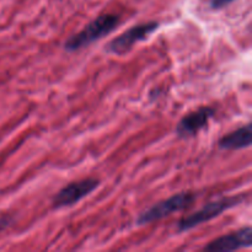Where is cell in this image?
Here are the masks:
<instances>
[{"instance_id": "obj_1", "label": "cell", "mask_w": 252, "mask_h": 252, "mask_svg": "<svg viewBox=\"0 0 252 252\" xmlns=\"http://www.w3.org/2000/svg\"><path fill=\"white\" fill-rule=\"evenodd\" d=\"M121 19L115 14H103L89 22L81 31L73 34L64 42V49L66 52H76L86 48L94 42L98 41L102 37L110 34L113 30L117 29Z\"/></svg>"}, {"instance_id": "obj_5", "label": "cell", "mask_w": 252, "mask_h": 252, "mask_svg": "<svg viewBox=\"0 0 252 252\" xmlns=\"http://www.w3.org/2000/svg\"><path fill=\"white\" fill-rule=\"evenodd\" d=\"M100 180L96 177H86L79 181L70 182L69 185L59 189L58 193L52 199V206L54 209L66 208L80 202L81 199L93 193L100 186Z\"/></svg>"}, {"instance_id": "obj_9", "label": "cell", "mask_w": 252, "mask_h": 252, "mask_svg": "<svg viewBox=\"0 0 252 252\" xmlns=\"http://www.w3.org/2000/svg\"><path fill=\"white\" fill-rule=\"evenodd\" d=\"M233 1H235V0H211V7L214 10L223 9V7L230 5Z\"/></svg>"}, {"instance_id": "obj_4", "label": "cell", "mask_w": 252, "mask_h": 252, "mask_svg": "<svg viewBox=\"0 0 252 252\" xmlns=\"http://www.w3.org/2000/svg\"><path fill=\"white\" fill-rule=\"evenodd\" d=\"M159 27L160 24L158 21H148L134 25L118 37L111 39L106 46V51L111 54L123 56V54L128 53L138 42L149 38L155 31H158Z\"/></svg>"}, {"instance_id": "obj_3", "label": "cell", "mask_w": 252, "mask_h": 252, "mask_svg": "<svg viewBox=\"0 0 252 252\" xmlns=\"http://www.w3.org/2000/svg\"><path fill=\"white\" fill-rule=\"evenodd\" d=\"M196 201V194L193 192H180L175 196L169 197V198L160 201L159 203L154 204L147 211L142 212L137 218L138 225H145V224L154 223V221L160 220V219L167 218L171 214L177 213L189 209Z\"/></svg>"}, {"instance_id": "obj_8", "label": "cell", "mask_w": 252, "mask_h": 252, "mask_svg": "<svg viewBox=\"0 0 252 252\" xmlns=\"http://www.w3.org/2000/svg\"><path fill=\"white\" fill-rule=\"evenodd\" d=\"M251 123L243 126L220 138L218 145L224 150H240L251 145Z\"/></svg>"}, {"instance_id": "obj_2", "label": "cell", "mask_w": 252, "mask_h": 252, "mask_svg": "<svg viewBox=\"0 0 252 252\" xmlns=\"http://www.w3.org/2000/svg\"><path fill=\"white\" fill-rule=\"evenodd\" d=\"M243 201L244 196L243 194H239V196L223 197V198L217 199V201L209 202V203H207L206 206H203L201 209L194 212V213L180 219L179 224H177V230H179V233H185V231L197 228L201 224L207 223V221L219 217L224 212L228 211V209L239 206Z\"/></svg>"}, {"instance_id": "obj_6", "label": "cell", "mask_w": 252, "mask_h": 252, "mask_svg": "<svg viewBox=\"0 0 252 252\" xmlns=\"http://www.w3.org/2000/svg\"><path fill=\"white\" fill-rule=\"evenodd\" d=\"M216 116V108L211 106H203V107L197 108L193 112L189 113L177 123L175 132L179 138H191L197 135V133L201 132L203 128L208 126L211 118Z\"/></svg>"}, {"instance_id": "obj_10", "label": "cell", "mask_w": 252, "mask_h": 252, "mask_svg": "<svg viewBox=\"0 0 252 252\" xmlns=\"http://www.w3.org/2000/svg\"><path fill=\"white\" fill-rule=\"evenodd\" d=\"M14 223V218L11 216H0V233L9 228Z\"/></svg>"}, {"instance_id": "obj_7", "label": "cell", "mask_w": 252, "mask_h": 252, "mask_svg": "<svg viewBox=\"0 0 252 252\" xmlns=\"http://www.w3.org/2000/svg\"><path fill=\"white\" fill-rule=\"evenodd\" d=\"M252 245V229L251 226H244L234 233L219 236L204 246V251L211 252H230L249 249Z\"/></svg>"}]
</instances>
